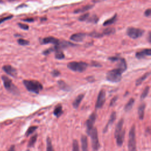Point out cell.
I'll return each mask as SVG.
<instances>
[{"mask_svg": "<svg viewBox=\"0 0 151 151\" xmlns=\"http://www.w3.org/2000/svg\"><path fill=\"white\" fill-rule=\"evenodd\" d=\"M124 124V119H121L118 122L116 125L115 131V137L116 139V143L119 146H121L123 144L125 139V130L123 129Z\"/></svg>", "mask_w": 151, "mask_h": 151, "instance_id": "1", "label": "cell"}, {"mask_svg": "<svg viewBox=\"0 0 151 151\" xmlns=\"http://www.w3.org/2000/svg\"><path fill=\"white\" fill-rule=\"evenodd\" d=\"M23 84L28 91L35 94H39L43 88L42 84L36 80H24Z\"/></svg>", "mask_w": 151, "mask_h": 151, "instance_id": "2", "label": "cell"}, {"mask_svg": "<svg viewBox=\"0 0 151 151\" xmlns=\"http://www.w3.org/2000/svg\"><path fill=\"white\" fill-rule=\"evenodd\" d=\"M1 78L4 83V86L7 90L13 93V94H15V95H19L20 94V90L13 84L12 80L10 79L6 76H3Z\"/></svg>", "mask_w": 151, "mask_h": 151, "instance_id": "3", "label": "cell"}, {"mask_svg": "<svg viewBox=\"0 0 151 151\" xmlns=\"http://www.w3.org/2000/svg\"><path fill=\"white\" fill-rule=\"evenodd\" d=\"M128 150L137 151L136 149V130L135 126H132L129 134L128 140Z\"/></svg>", "mask_w": 151, "mask_h": 151, "instance_id": "4", "label": "cell"}, {"mask_svg": "<svg viewBox=\"0 0 151 151\" xmlns=\"http://www.w3.org/2000/svg\"><path fill=\"white\" fill-rule=\"evenodd\" d=\"M88 67V64L83 61H80V62L72 61L67 64V67L70 70L73 71L80 72V73L83 72L84 71L86 70Z\"/></svg>", "mask_w": 151, "mask_h": 151, "instance_id": "5", "label": "cell"}, {"mask_svg": "<svg viewBox=\"0 0 151 151\" xmlns=\"http://www.w3.org/2000/svg\"><path fill=\"white\" fill-rule=\"evenodd\" d=\"M122 74L118 69L111 70L106 74V79L112 83H118L122 80Z\"/></svg>", "mask_w": 151, "mask_h": 151, "instance_id": "6", "label": "cell"}, {"mask_svg": "<svg viewBox=\"0 0 151 151\" xmlns=\"http://www.w3.org/2000/svg\"><path fill=\"white\" fill-rule=\"evenodd\" d=\"M89 136L91 137L92 140V148L94 151H98L100 148V144L99 140L98 138V130L96 128H93L89 134Z\"/></svg>", "mask_w": 151, "mask_h": 151, "instance_id": "7", "label": "cell"}, {"mask_svg": "<svg viewBox=\"0 0 151 151\" xmlns=\"http://www.w3.org/2000/svg\"><path fill=\"white\" fill-rule=\"evenodd\" d=\"M145 31L140 28L135 27H129L126 30L127 35L133 39H136L144 35Z\"/></svg>", "mask_w": 151, "mask_h": 151, "instance_id": "8", "label": "cell"}, {"mask_svg": "<svg viewBox=\"0 0 151 151\" xmlns=\"http://www.w3.org/2000/svg\"><path fill=\"white\" fill-rule=\"evenodd\" d=\"M106 101V92L104 90H101L99 93L98 97L96 104V108L100 109L103 107Z\"/></svg>", "mask_w": 151, "mask_h": 151, "instance_id": "9", "label": "cell"}, {"mask_svg": "<svg viewBox=\"0 0 151 151\" xmlns=\"http://www.w3.org/2000/svg\"><path fill=\"white\" fill-rule=\"evenodd\" d=\"M96 119V115L95 113H93L92 114L89 116V118L86 122V130L87 133L89 135L92 129L94 128V124L95 123Z\"/></svg>", "mask_w": 151, "mask_h": 151, "instance_id": "10", "label": "cell"}, {"mask_svg": "<svg viewBox=\"0 0 151 151\" xmlns=\"http://www.w3.org/2000/svg\"><path fill=\"white\" fill-rule=\"evenodd\" d=\"M3 69L7 74L11 76L14 78L17 77V71L14 67H13V66L10 65H5L3 66Z\"/></svg>", "mask_w": 151, "mask_h": 151, "instance_id": "11", "label": "cell"}, {"mask_svg": "<svg viewBox=\"0 0 151 151\" xmlns=\"http://www.w3.org/2000/svg\"><path fill=\"white\" fill-rule=\"evenodd\" d=\"M118 62L117 66L118 70H119L122 73H124L125 71L127 69V64L126 62V60L124 59H122V58H119V59L116 61Z\"/></svg>", "mask_w": 151, "mask_h": 151, "instance_id": "12", "label": "cell"}, {"mask_svg": "<svg viewBox=\"0 0 151 151\" xmlns=\"http://www.w3.org/2000/svg\"><path fill=\"white\" fill-rule=\"evenodd\" d=\"M151 55V49H144L143 50L139 51L136 53V57L139 59H141L144 58L146 56H150Z\"/></svg>", "mask_w": 151, "mask_h": 151, "instance_id": "13", "label": "cell"}, {"mask_svg": "<svg viewBox=\"0 0 151 151\" xmlns=\"http://www.w3.org/2000/svg\"><path fill=\"white\" fill-rule=\"evenodd\" d=\"M59 41H60L59 40H58L57 39H56V38L53 37H47L44 38V39H43L41 40V44H43L51 43V44H54L56 45L59 43Z\"/></svg>", "mask_w": 151, "mask_h": 151, "instance_id": "14", "label": "cell"}, {"mask_svg": "<svg viewBox=\"0 0 151 151\" xmlns=\"http://www.w3.org/2000/svg\"><path fill=\"white\" fill-rule=\"evenodd\" d=\"M85 37H86V34L84 33H79L73 34L70 37V39L71 41L76 42H80V41H82Z\"/></svg>", "mask_w": 151, "mask_h": 151, "instance_id": "15", "label": "cell"}, {"mask_svg": "<svg viewBox=\"0 0 151 151\" xmlns=\"http://www.w3.org/2000/svg\"><path fill=\"white\" fill-rule=\"evenodd\" d=\"M75 44L73 43H71L69 41H59L57 44L55 45L54 47L56 49H59L62 50L63 49L67 48V47H71V46H74Z\"/></svg>", "mask_w": 151, "mask_h": 151, "instance_id": "16", "label": "cell"}, {"mask_svg": "<svg viewBox=\"0 0 151 151\" xmlns=\"http://www.w3.org/2000/svg\"><path fill=\"white\" fill-rule=\"evenodd\" d=\"M116 112H113L110 115V117L109 118V120L108 122L107 125H106L105 129H104L103 130V132L104 133H106V132H107V131L108 130V129L109 128L110 126H111L113 124V122H114L116 120Z\"/></svg>", "mask_w": 151, "mask_h": 151, "instance_id": "17", "label": "cell"}, {"mask_svg": "<svg viewBox=\"0 0 151 151\" xmlns=\"http://www.w3.org/2000/svg\"><path fill=\"white\" fill-rule=\"evenodd\" d=\"M82 151H88V140L86 136L82 135L81 138Z\"/></svg>", "mask_w": 151, "mask_h": 151, "instance_id": "18", "label": "cell"}, {"mask_svg": "<svg viewBox=\"0 0 151 151\" xmlns=\"http://www.w3.org/2000/svg\"><path fill=\"white\" fill-rule=\"evenodd\" d=\"M145 108H146V104L145 103H142V104H140V106L138 108V115L140 120H142L144 119Z\"/></svg>", "mask_w": 151, "mask_h": 151, "instance_id": "19", "label": "cell"}, {"mask_svg": "<svg viewBox=\"0 0 151 151\" xmlns=\"http://www.w3.org/2000/svg\"><path fill=\"white\" fill-rule=\"evenodd\" d=\"M84 94H79V95L75 99V100L73 102V108L74 109L78 108L81 102L82 101L83 99L84 98Z\"/></svg>", "mask_w": 151, "mask_h": 151, "instance_id": "20", "label": "cell"}, {"mask_svg": "<svg viewBox=\"0 0 151 151\" xmlns=\"http://www.w3.org/2000/svg\"><path fill=\"white\" fill-rule=\"evenodd\" d=\"M54 51H55V57L56 59L61 60L65 57V55L61 49H56L54 47Z\"/></svg>", "mask_w": 151, "mask_h": 151, "instance_id": "21", "label": "cell"}, {"mask_svg": "<svg viewBox=\"0 0 151 151\" xmlns=\"http://www.w3.org/2000/svg\"><path fill=\"white\" fill-rule=\"evenodd\" d=\"M94 7L93 5H87L86 6H84V7H82L80 8H78L77 9H76V10H74V13H76V14H78V13H83V12H86L88 10H89L90 9H92L93 7Z\"/></svg>", "mask_w": 151, "mask_h": 151, "instance_id": "22", "label": "cell"}, {"mask_svg": "<svg viewBox=\"0 0 151 151\" xmlns=\"http://www.w3.org/2000/svg\"><path fill=\"white\" fill-rule=\"evenodd\" d=\"M62 113H63L62 106L61 105H59L55 108L53 111V114L57 118H59L62 115Z\"/></svg>", "mask_w": 151, "mask_h": 151, "instance_id": "23", "label": "cell"}, {"mask_svg": "<svg viewBox=\"0 0 151 151\" xmlns=\"http://www.w3.org/2000/svg\"><path fill=\"white\" fill-rule=\"evenodd\" d=\"M134 103H135V99L134 98L130 99V100L126 103V105L125 106V110L126 112H129V110H130L134 105Z\"/></svg>", "mask_w": 151, "mask_h": 151, "instance_id": "24", "label": "cell"}, {"mask_svg": "<svg viewBox=\"0 0 151 151\" xmlns=\"http://www.w3.org/2000/svg\"><path fill=\"white\" fill-rule=\"evenodd\" d=\"M117 20V15L115 14V15H113L112 18H110L109 20H107L105 21V22L103 23L104 26H107V25H110L113 24V23H115Z\"/></svg>", "mask_w": 151, "mask_h": 151, "instance_id": "25", "label": "cell"}, {"mask_svg": "<svg viewBox=\"0 0 151 151\" xmlns=\"http://www.w3.org/2000/svg\"><path fill=\"white\" fill-rule=\"evenodd\" d=\"M150 74V72L146 73L144 75L140 77V78H139L136 82V86H139V85H140L145 80H146L149 76Z\"/></svg>", "mask_w": 151, "mask_h": 151, "instance_id": "26", "label": "cell"}, {"mask_svg": "<svg viewBox=\"0 0 151 151\" xmlns=\"http://www.w3.org/2000/svg\"><path fill=\"white\" fill-rule=\"evenodd\" d=\"M58 84H59V86L60 87V88L63 90L68 91L70 89V88L68 85L62 80H59L58 82Z\"/></svg>", "mask_w": 151, "mask_h": 151, "instance_id": "27", "label": "cell"}, {"mask_svg": "<svg viewBox=\"0 0 151 151\" xmlns=\"http://www.w3.org/2000/svg\"><path fill=\"white\" fill-rule=\"evenodd\" d=\"M115 33V29L113 27H108L107 28H106L105 30H103V35H111L114 34Z\"/></svg>", "mask_w": 151, "mask_h": 151, "instance_id": "28", "label": "cell"}, {"mask_svg": "<svg viewBox=\"0 0 151 151\" xmlns=\"http://www.w3.org/2000/svg\"><path fill=\"white\" fill-rule=\"evenodd\" d=\"M46 151H54L51 143V140L49 137L47 138V149Z\"/></svg>", "mask_w": 151, "mask_h": 151, "instance_id": "29", "label": "cell"}, {"mask_svg": "<svg viewBox=\"0 0 151 151\" xmlns=\"http://www.w3.org/2000/svg\"><path fill=\"white\" fill-rule=\"evenodd\" d=\"M37 135L35 134V135H34L33 136H32L31 138V139H30L29 142H28V147H33L36 142L37 141Z\"/></svg>", "mask_w": 151, "mask_h": 151, "instance_id": "30", "label": "cell"}, {"mask_svg": "<svg viewBox=\"0 0 151 151\" xmlns=\"http://www.w3.org/2000/svg\"><path fill=\"white\" fill-rule=\"evenodd\" d=\"M37 126H30L29 128L27 129V130L26 132V133H25L26 136L28 137V136H29L30 135H31L37 130Z\"/></svg>", "mask_w": 151, "mask_h": 151, "instance_id": "31", "label": "cell"}, {"mask_svg": "<svg viewBox=\"0 0 151 151\" xmlns=\"http://www.w3.org/2000/svg\"><path fill=\"white\" fill-rule=\"evenodd\" d=\"M149 89H150L149 86H146L145 88V89L143 91L142 93L141 94V96H140V99H144L148 96V94L149 92Z\"/></svg>", "mask_w": 151, "mask_h": 151, "instance_id": "32", "label": "cell"}, {"mask_svg": "<svg viewBox=\"0 0 151 151\" xmlns=\"http://www.w3.org/2000/svg\"><path fill=\"white\" fill-rule=\"evenodd\" d=\"M99 20V18L96 15H93L92 17H89V18L88 19V22L90 23H96Z\"/></svg>", "mask_w": 151, "mask_h": 151, "instance_id": "33", "label": "cell"}, {"mask_svg": "<svg viewBox=\"0 0 151 151\" xmlns=\"http://www.w3.org/2000/svg\"><path fill=\"white\" fill-rule=\"evenodd\" d=\"M73 151H80L79 145L77 140H74L73 142Z\"/></svg>", "mask_w": 151, "mask_h": 151, "instance_id": "34", "label": "cell"}, {"mask_svg": "<svg viewBox=\"0 0 151 151\" xmlns=\"http://www.w3.org/2000/svg\"><path fill=\"white\" fill-rule=\"evenodd\" d=\"M90 16V14L89 13H85L83 15H82L81 16L79 17V20L80 21H86L88 20V19L89 18Z\"/></svg>", "mask_w": 151, "mask_h": 151, "instance_id": "35", "label": "cell"}, {"mask_svg": "<svg viewBox=\"0 0 151 151\" xmlns=\"http://www.w3.org/2000/svg\"><path fill=\"white\" fill-rule=\"evenodd\" d=\"M18 43L21 45H28L30 44V42L27 40H24L22 39H20L18 40Z\"/></svg>", "mask_w": 151, "mask_h": 151, "instance_id": "36", "label": "cell"}, {"mask_svg": "<svg viewBox=\"0 0 151 151\" xmlns=\"http://www.w3.org/2000/svg\"><path fill=\"white\" fill-rule=\"evenodd\" d=\"M90 36L93 37H96V38H99V37H101L102 36H103V35L102 34L97 33L96 31H93L92 33H91L90 34Z\"/></svg>", "mask_w": 151, "mask_h": 151, "instance_id": "37", "label": "cell"}, {"mask_svg": "<svg viewBox=\"0 0 151 151\" xmlns=\"http://www.w3.org/2000/svg\"><path fill=\"white\" fill-rule=\"evenodd\" d=\"M13 17V15H9V16H7V17H3V18H1V19H0V24H1V23H4L6 20H10V19H11Z\"/></svg>", "mask_w": 151, "mask_h": 151, "instance_id": "38", "label": "cell"}, {"mask_svg": "<svg viewBox=\"0 0 151 151\" xmlns=\"http://www.w3.org/2000/svg\"><path fill=\"white\" fill-rule=\"evenodd\" d=\"M18 25L21 28H22V29H23L24 30H28V29H29V27H28V25H27L26 24H22V23H18Z\"/></svg>", "mask_w": 151, "mask_h": 151, "instance_id": "39", "label": "cell"}, {"mask_svg": "<svg viewBox=\"0 0 151 151\" xmlns=\"http://www.w3.org/2000/svg\"><path fill=\"white\" fill-rule=\"evenodd\" d=\"M52 75L54 77H57L59 75H60V72L57 70H54L51 73Z\"/></svg>", "mask_w": 151, "mask_h": 151, "instance_id": "40", "label": "cell"}, {"mask_svg": "<svg viewBox=\"0 0 151 151\" xmlns=\"http://www.w3.org/2000/svg\"><path fill=\"white\" fill-rule=\"evenodd\" d=\"M52 51H54V48H50V49H47V50L44 51H43V54L44 55H48L50 53H51Z\"/></svg>", "mask_w": 151, "mask_h": 151, "instance_id": "41", "label": "cell"}, {"mask_svg": "<svg viewBox=\"0 0 151 151\" xmlns=\"http://www.w3.org/2000/svg\"><path fill=\"white\" fill-rule=\"evenodd\" d=\"M117 99H118V96H115V98H113L112 99V100H111V102H110V106H112L113 105H114V104L115 103V102H116Z\"/></svg>", "mask_w": 151, "mask_h": 151, "instance_id": "42", "label": "cell"}, {"mask_svg": "<svg viewBox=\"0 0 151 151\" xmlns=\"http://www.w3.org/2000/svg\"><path fill=\"white\" fill-rule=\"evenodd\" d=\"M23 21H25V22H28V23H31V22H33L34 21V20L32 18H29L24 19V20H23Z\"/></svg>", "mask_w": 151, "mask_h": 151, "instance_id": "43", "label": "cell"}, {"mask_svg": "<svg viewBox=\"0 0 151 151\" xmlns=\"http://www.w3.org/2000/svg\"><path fill=\"white\" fill-rule=\"evenodd\" d=\"M150 8H148V9H146V10L145 11V15L146 17H150Z\"/></svg>", "mask_w": 151, "mask_h": 151, "instance_id": "44", "label": "cell"}, {"mask_svg": "<svg viewBox=\"0 0 151 151\" xmlns=\"http://www.w3.org/2000/svg\"><path fill=\"white\" fill-rule=\"evenodd\" d=\"M92 66H94V67H100L101 65L99 63H96V61H93L92 64Z\"/></svg>", "mask_w": 151, "mask_h": 151, "instance_id": "45", "label": "cell"}, {"mask_svg": "<svg viewBox=\"0 0 151 151\" xmlns=\"http://www.w3.org/2000/svg\"><path fill=\"white\" fill-rule=\"evenodd\" d=\"M8 151H15V146L14 145H12L9 149H8Z\"/></svg>", "mask_w": 151, "mask_h": 151, "instance_id": "46", "label": "cell"}, {"mask_svg": "<svg viewBox=\"0 0 151 151\" xmlns=\"http://www.w3.org/2000/svg\"><path fill=\"white\" fill-rule=\"evenodd\" d=\"M102 1H103V0H93V2L95 3H100Z\"/></svg>", "mask_w": 151, "mask_h": 151, "instance_id": "47", "label": "cell"}, {"mask_svg": "<svg viewBox=\"0 0 151 151\" xmlns=\"http://www.w3.org/2000/svg\"><path fill=\"white\" fill-rule=\"evenodd\" d=\"M150 37H151V35H150V33L149 32V35H148V41H149V42H150V40H151V39H150Z\"/></svg>", "mask_w": 151, "mask_h": 151, "instance_id": "48", "label": "cell"}, {"mask_svg": "<svg viewBox=\"0 0 151 151\" xmlns=\"http://www.w3.org/2000/svg\"><path fill=\"white\" fill-rule=\"evenodd\" d=\"M3 3V0H0V3Z\"/></svg>", "mask_w": 151, "mask_h": 151, "instance_id": "49", "label": "cell"}]
</instances>
